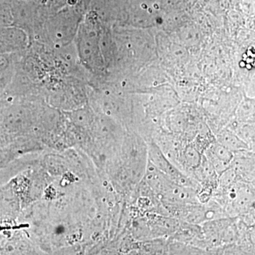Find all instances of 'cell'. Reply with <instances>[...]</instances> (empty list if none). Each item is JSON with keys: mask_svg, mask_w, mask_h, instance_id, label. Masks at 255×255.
Here are the masks:
<instances>
[{"mask_svg": "<svg viewBox=\"0 0 255 255\" xmlns=\"http://www.w3.org/2000/svg\"><path fill=\"white\" fill-rule=\"evenodd\" d=\"M71 108H28L0 114V173L20 196L91 187L100 176L102 139Z\"/></svg>", "mask_w": 255, "mask_h": 255, "instance_id": "1", "label": "cell"}, {"mask_svg": "<svg viewBox=\"0 0 255 255\" xmlns=\"http://www.w3.org/2000/svg\"><path fill=\"white\" fill-rule=\"evenodd\" d=\"M193 108L207 162L230 176H255V48L210 71Z\"/></svg>", "mask_w": 255, "mask_h": 255, "instance_id": "2", "label": "cell"}, {"mask_svg": "<svg viewBox=\"0 0 255 255\" xmlns=\"http://www.w3.org/2000/svg\"><path fill=\"white\" fill-rule=\"evenodd\" d=\"M54 100V65L43 14L0 0V114L43 108Z\"/></svg>", "mask_w": 255, "mask_h": 255, "instance_id": "3", "label": "cell"}]
</instances>
